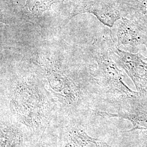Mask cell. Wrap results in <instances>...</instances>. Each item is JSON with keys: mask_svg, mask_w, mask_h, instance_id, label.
Segmentation results:
<instances>
[{"mask_svg": "<svg viewBox=\"0 0 147 147\" xmlns=\"http://www.w3.org/2000/svg\"><path fill=\"white\" fill-rule=\"evenodd\" d=\"M11 108L20 123L34 130L45 124L49 117L42 92L32 82L23 80L18 81L11 91Z\"/></svg>", "mask_w": 147, "mask_h": 147, "instance_id": "obj_1", "label": "cell"}, {"mask_svg": "<svg viewBox=\"0 0 147 147\" xmlns=\"http://www.w3.org/2000/svg\"><path fill=\"white\" fill-rule=\"evenodd\" d=\"M95 59L98 65L99 75L105 88L111 93L125 98H134L140 93L130 89L123 81V74L117 64L111 57L108 50L96 48Z\"/></svg>", "mask_w": 147, "mask_h": 147, "instance_id": "obj_2", "label": "cell"}, {"mask_svg": "<svg viewBox=\"0 0 147 147\" xmlns=\"http://www.w3.org/2000/svg\"><path fill=\"white\" fill-rule=\"evenodd\" d=\"M107 50L112 59L131 78L140 94H147V57L139 53L123 51L113 42H110Z\"/></svg>", "mask_w": 147, "mask_h": 147, "instance_id": "obj_3", "label": "cell"}, {"mask_svg": "<svg viewBox=\"0 0 147 147\" xmlns=\"http://www.w3.org/2000/svg\"><path fill=\"white\" fill-rule=\"evenodd\" d=\"M49 86L55 95L65 105H75L79 100L80 92L76 84L66 74L50 65L44 66Z\"/></svg>", "mask_w": 147, "mask_h": 147, "instance_id": "obj_4", "label": "cell"}, {"mask_svg": "<svg viewBox=\"0 0 147 147\" xmlns=\"http://www.w3.org/2000/svg\"><path fill=\"white\" fill-rule=\"evenodd\" d=\"M90 13L95 16L106 26L112 27L121 18V13L115 7L100 1H80L75 6L70 18L82 13Z\"/></svg>", "mask_w": 147, "mask_h": 147, "instance_id": "obj_5", "label": "cell"}, {"mask_svg": "<svg viewBox=\"0 0 147 147\" xmlns=\"http://www.w3.org/2000/svg\"><path fill=\"white\" fill-rule=\"evenodd\" d=\"M116 36L118 45L147 48V30L131 20L121 18L117 24Z\"/></svg>", "mask_w": 147, "mask_h": 147, "instance_id": "obj_6", "label": "cell"}, {"mask_svg": "<svg viewBox=\"0 0 147 147\" xmlns=\"http://www.w3.org/2000/svg\"><path fill=\"white\" fill-rule=\"evenodd\" d=\"M60 147H115L88 135L84 130L74 127L68 132Z\"/></svg>", "mask_w": 147, "mask_h": 147, "instance_id": "obj_7", "label": "cell"}, {"mask_svg": "<svg viewBox=\"0 0 147 147\" xmlns=\"http://www.w3.org/2000/svg\"><path fill=\"white\" fill-rule=\"evenodd\" d=\"M0 142L1 147H23L24 135L15 124L1 123Z\"/></svg>", "mask_w": 147, "mask_h": 147, "instance_id": "obj_8", "label": "cell"}, {"mask_svg": "<svg viewBox=\"0 0 147 147\" xmlns=\"http://www.w3.org/2000/svg\"><path fill=\"white\" fill-rule=\"evenodd\" d=\"M95 112L99 116L121 118L130 121L133 125V127L129 130V132L136 130H147V113L126 112L115 114L102 111H95Z\"/></svg>", "mask_w": 147, "mask_h": 147, "instance_id": "obj_9", "label": "cell"}, {"mask_svg": "<svg viewBox=\"0 0 147 147\" xmlns=\"http://www.w3.org/2000/svg\"><path fill=\"white\" fill-rule=\"evenodd\" d=\"M62 0H27L28 9L35 16H39L50 8L51 5Z\"/></svg>", "mask_w": 147, "mask_h": 147, "instance_id": "obj_10", "label": "cell"}]
</instances>
